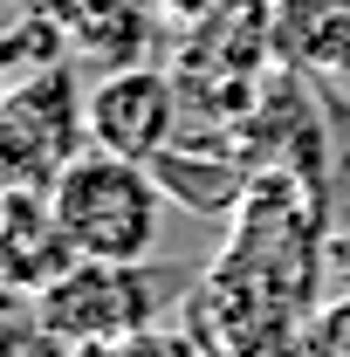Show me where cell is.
Here are the masks:
<instances>
[{
    "label": "cell",
    "mask_w": 350,
    "mask_h": 357,
    "mask_svg": "<svg viewBox=\"0 0 350 357\" xmlns=\"http://www.w3.org/2000/svg\"><path fill=\"white\" fill-rule=\"evenodd\" d=\"M48 206L69 234V248L83 261H151L158 248V213H165V185L151 178V165L117 158V151H76L55 185Z\"/></svg>",
    "instance_id": "cell-1"
},
{
    "label": "cell",
    "mask_w": 350,
    "mask_h": 357,
    "mask_svg": "<svg viewBox=\"0 0 350 357\" xmlns=\"http://www.w3.org/2000/svg\"><path fill=\"white\" fill-rule=\"evenodd\" d=\"M158 289L144 261H76L62 282H48L35 296L42 330H55L69 351H103L131 330H151Z\"/></svg>",
    "instance_id": "cell-2"
},
{
    "label": "cell",
    "mask_w": 350,
    "mask_h": 357,
    "mask_svg": "<svg viewBox=\"0 0 350 357\" xmlns=\"http://www.w3.org/2000/svg\"><path fill=\"white\" fill-rule=\"evenodd\" d=\"M178 131V96L158 69H117L110 83H96L89 96V144L151 165Z\"/></svg>",
    "instance_id": "cell-3"
},
{
    "label": "cell",
    "mask_w": 350,
    "mask_h": 357,
    "mask_svg": "<svg viewBox=\"0 0 350 357\" xmlns=\"http://www.w3.org/2000/svg\"><path fill=\"white\" fill-rule=\"evenodd\" d=\"M83 261L69 248V234L55 220L42 192H7V227H0V289H28L42 296L48 282H62L69 268Z\"/></svg>",
    "instance_id": "cell-4"
},
{
    "label": "cell",
    "mask_w": 350,
    "mask_h": 357,
    "mask_svg": "<svg viewBox=\"0 0 350 357\" xmlns=\"http://www.w3.org/2000/svg\"><path fill=\"white\" fill-rule=\"evenodd\" d=\"M151 178L165 185V199L185 206V213H234L248 199V165H234L220 151H178V144H165L151 158Z\"/></svg>",
    "instance_id": "cell-5"
},
{
    "label": "cell",
    "mask_w": 350,
    "mask_h": 357,
    "mask_svg": "<svg viewBox=\"0 0 350 357\" xmlns=\"http://www.w3.org/2000/svg\"><path fill=\"white\" fill-rule=\"evenodd\" d=\"M275 48L289 62L350 69V0H282L275 7Z\"/></svg>",
    "instance_id": "cell-6"
},
{
    "label": "cell",
    "mask_w": 350,
    "mask_h": 357,
    "mask_svg": "<svg viewBox=\"0 0 350 357\" xmlns=\"http://www.w3.org/2000/svg\"><path fill=\"white\" fill-rule=\"evenodd\" d=\"M83 357H206V344L185 337V330H131V337H117L103 351H83Z\"/></svg>",
    "instance_id": "cell-7"
},
{
    "label": "cell",
    "mask_w": 350,
    "mask_h": 357,
    "mask_svg": "<svg viewBox=\"0 0 350 357\" xmlns=\"http://www.w3.org/2000/svg\"><path fill=\"white\" fill-rule=\"evenodd\" d=\"M309 351H316V357H350V296H337L330 310H316V323H309Z\"/></svg>",
    "instance_id": "cell-8"
},
{
    "label": "cell",
    "mask_w": 350,
    "mask_h": 357,
    "mask_svg": "<svg viewBox=\"0 0 350 357\" xmlns=\"http://www.w3.org/2000/svg\"><path fill=\"white\" fill-rule=\"evenodd\" d=\"M0 227H7V199H0Z\"/></svg>",
    "instance_id": "cell-9"
}]
</instances>
